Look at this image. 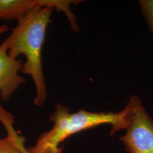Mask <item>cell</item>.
I'll return each mask as SVG.
<instances>
[{"instance_id":"obj_1","label":"cell","mask_w":153,"mask_h":153,"mask_svg":"<svg viewBox=\"0 0 153 153\" xmlns=\"http://www.w3.org/2000/svg\"><path fill=\"white\" fill-rule=\"evenodd\" d=\"M54 10L51 6L33 7L18 21V25L3 41L11 57L17 59L21 55L26 57L21 71L33 78L36 91L34 103L38 106L43 104L47 98L42 52L46 29L52 22Z\"/></svg>"},{"instance_id":"obj_2","label":"cell","mask_w":153,"mask_h":153,"mask_svg":"<svg viewBox=\"0 0 153 153\" xmlns=\"http://www.w3.org/2000/svg\"><path fill=\"white\" fill-rule=\"evenodd\" d=\"M54 123L52 129L39 138L36 145L27 149L28 153H61L59 145L66 138L78 132L103 124L112 126L110 135L126 129L128 124V108L126 107L119 112H94L79 110L70 112L69 108L57 104L50 116Z\"/></svg>"},{"instance_id":"obj_3","label":"cell","mask_w":153,"mask_h":153,"mask_svg":"<svg viewBox=\"0 0 153 153\" xmlns=\"http://www.w3.org/2000/svg\"><path fill=\"white\" fill-rule=\"evenodd\" d=\"M128 124L119 139L129 153H153V119L142 105L140 99L132 95L126 105Z\"/></svg>"},{"instance_id":"obj_4","label":"cell","mask_w":153,"mask_h":153,"mask_svg":"<svg viewBox=\"0 0 153 153\" xmlns=\"http://www.w3.org/2000/svg\"><path fill=\"white\" fill-rule=\"evenodd\" d=\"M22 60L16 59L8 55L5 43L0 44V97L7 102L19 87L26 82L19 74L22 71Z\"/></svg>"},{"instance_id":"obj_5","label":"cell","mask_w":153,"mask_h":153,"mask_svg":"<svg viewBox=\"0 0 153 153\" xmlns=\"http://www.w3.org/2000/svg\"><path fill=\"white\" fill-rule=\"evenodd\" d=\"M0 122L4 126L7 136L0 138V153H21L18 144L19 134L14 128V117L0 105Z\"/></svg>"},{"instance_id":"obj_6","label":"cell","mask_w":153,"mask_h":153,"mask_svg":"<svg viewBox=\"0 0 153 153\" xmlns=\"http://www.w3.org/2000/svg\"><path fill=\"white\" fill-rule=\"evenodd\" d=\"M36 6L37 0H0V19L19 21Z\"/></svg>"},{"instance_id":"obj_7","label":"cell","mask_w":153,"mask_h":153,"mask_svg":"<svg viewBox=\"0 0 153 153\" xmlns=\"http://www.w3.org/2000/svg\"><path fill=\"white\" fill-rule=\"evenodd\" d=\"M83 1L79 0H42V4L43 7L51 6L54 8L58 12H63L67 16L69 23L71 29L72 31L78 32L79 28L76 23V16L71 12L70 5H76L80 4Z\"/></svg>"},{"instance_id":"obj_8","label":"cell","mask_w":153,"mask_h":153,"mask_svg":"<svg viewBox=\"0 0 153 153\" xmlns=\"http://www.w3.org/2000/svg\"><path fill=\"white\" fill-rule=\"evenodd\" d=\"M139 4L149 27L153 33V0H141Z\"/></svg>"},{"instance_id":"obj_9","label":"cell","mask_w":153,"mask_h":153,"mask_svg":"<svg viewBox=\"0 0 153 153\" xmlns=\"http://www.w3.org/2000/svg\"><path fill=\"white\" fill-rule=\"evenodd\" d=\"M9 31V27L7 25H0V36L4 33H6Z\"/></svg>"},{"instance_id":"obj_10","label":"cell","mask_w":153,"mask_h":153,"mask_svg":"<svg viewBox=\"0 0 153 153\" xmlns=\"http://www.w3.org/2000/svg\"><path fill=\"white\" fill-rule=\"evenodd\" d=\"M19 149H20V150H21V153H28L27 149H26L25 147L24 143H22L20 145Z\"/></svg>"}]
</instances>
